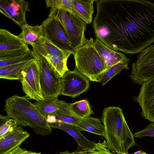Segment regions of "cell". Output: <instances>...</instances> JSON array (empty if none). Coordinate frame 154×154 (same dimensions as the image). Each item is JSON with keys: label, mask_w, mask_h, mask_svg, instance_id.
Here are the masks:
<instances>
[{"label": "cell", "mask_w": 154, "mask_h": 154, "mask_svg": "<svg viewBox=\"0 0 154 154\" xmlns=\"http://www.w3.org/2000/svg\"><path fill=\"white\" fill-rule=\"evenodd\" d=\"M32 61L0 68V78L11 80H20L22 78L23 71Z\"/></svg>", "instance_id": "603a6c76"}, {"label": "cell", "mask_w": 154, "mask_h": 154, "mask_svg": "<svg viewBox=\"0 0 154 154\" xmlns=\"http://www.w3.org/2000/svg\"><path fill=\"white\" fill-rule=\"evenodd\" d=\"M32 51L22 55L3 60H0V68L25 62L39 60Z\"/></svg>", "instance_id": "4316f807"}, {"label": "cell", "mask_w": 154, "mask_h": 154, "mask_svg": "<svg viewBox=\"0 0 154 154\" xmlns=\"http://www.w3.org/2000/svg\"><path fill=\"white\" fill-rule=\"evenodd\" d=\"M140 154H147L146 153H145V152H144L143 151H142Z\"/></svg>", "instance_id": "836d02e7"}, {"label": "cell", "mask_w": 154, "mask_h": 154, "mask_svg": "<svg viewBox=\"0 0 154 154\" xmlns=\"http://www.w3.org/2000/svg\"><path fill=\"white\" fill-rule=\"evenodd\" d=\"M129 62H120L108 69L100 76L98 82L104 85L109 82L114 76L124 69H128Z\"/></svg>", "instance_id": "d4e9b609"}, {"label": "cell", "mask_w": 154, "mask_h": 154, "mask_svg": "<svg viewBox=\"0 0 154 154\" xmlns=\"http://www.w3.org/2000/svg\"><path fill=\"white\" fill-rule=\"evenodd\" d=\"M32 51L40 59L48 55H57L68 58L72 53L61 50L52 44L46 38L42 42L32 46Z\"/></svg>", "instance_id": "d6986e66"}, {"label": "cell", "mask_w": 154, "mask_h": 154, "mask_svg": "<svg viewBox=\"0 0 154 154\" xmlns=\"http://www.w3.org/2000/svg\"><path fill=\"white\" fill-rule=\"evenodd\" d=\"M73 54L75 68L91 81L98 82L107 70L106 63L96 49L92 38L75 50Z\"/></svg>", "instance_id": "277c9868"}, {"label": "cell", "mask_w": 154, "mask_h": 154, "mask_svg": "<svg viewBox=\"0 0 154 154\" xmlns=\"http://www.w3.org/2000/svg\"><path fill=\"white\" fill-rule=\"evenodd\" d=\"M31 50L17 35L5 29H0V60L26 54Z\"/></svg>", "instance_id": "30bf717a"}, {"label": "cell", "mask_w": 154, "mask_h": 154, "mask_svg": "<svg viewBox=\"0 0 154 154\" xmlns=\"http://www.w3.org/2000/svg\"><path fill=\"white\" fill-rule=\"evenodd\" d=\"M45 58L56 71L62 77L69 69L67 66L68 58L57 55H48Z\"/></svg>", "instance_id": "484cf974"}, {"label": "cell", "mask_w": 154, "mask_h": 154, "mask_svg": "<svg viewBox=\"0 0 154 154\" xmlns=\"http://www.w3.org/2000/svg\"><path fill=\"white\" fill-rule=\"evenodd\" d=\"M47 7L54 8L73 13L72 0H47Z\"/></svg>", "instance_id": "f546056e"}, {"label": "cell", "mask_w": 154, "mask_h": 154, "mask_svg": "<svg viewBox=\"0 0 154 154\" xmlns=\"http://www.w3.org/2000/svg\"><path fill=\"white\" fill-rule=\"evenodd\" d=\"M68 108L71 113L78 118L89 117L94 114L88 101L86 99L68 103Z\"/></svg>", "instance_id": "cb8c5ba5"}, {"label": "cell", "mask_w": 154, "mask_h": 154, "mask_svg": "<svg viewBox=\"0 0 154 154\" xmlns=\"http://www.w3.org/2000/svg\"><path fill=\"white\" fill-rule=\"evenodd\" d=\"M49 15L56 17L61 21L71 37L75 50L87 41L85 36L87 24L78 16L54 8H51Z\"/></svg>", "instance_id": "8992f818"}, {"label": "cell", "mask_w": 154, "mask_h": 154, "mask_svg": "<svg viewBox=\"0 0 154 154\" xmlns=\"http://www.w3.org/2000/svg\"><path fill=\"white\" fill-rule=\"evenodd\" d=\"M29 99L16 94L8 98L4 109L7 116L15 120L20 126L30 127L37 134H50L52 130L47 119Z\"/></svg>", "instance_id": "3957f363"}, {"label": "cell", "mask_w": 154, "mask_h": 154, "mask_svg": "<svg viewBox=\"0 0 154 154\" xmlns=\"http://www.w3.org/2000/svg\"><path fill=\"white\" fill-rule=\"evenodd\" d=\"M130 77L133 83L140 85L154 77V42L140 52L132 63Z\"/></svg>", "instance_id": "52a82bcc"}, {"label": "cell", "mask_w": 154, "mask_h": 154, "mask_svg": "<svg viewBox=\"0 0 154 154\" xmlns=\"http://www.w3.org/2000/svg\"><path fill=\"white\" fill-rule=\"evenodd\" d=\"M39 60L40 84L42 95L44 98H58L61 94L62 77L45 58H41Z\"/></svg>", "instance_id": "ba28073f"}, {"label": "cell", "mask_w": 154, "mask_h": 154, "mask_svg": "<svg viewBox=\"0 0 154 154\" xmlns=\"http://www.w3.org/2000/svg\"><path fill=\"white\" fill-rule=\"evenodd\" d=\"M39 60L32 61L25 68L20 80L22 89L26 94V96L36 101L45 99L42 94L40 84Z\"/></svg>", "instance_id": "9c48e42d"}, {"label": "cell", "mask_w": 154, "mask_h": 154, "mask_svg": "<svg viewBox=\"0 0 154 154\" xmlns=\"http://www.w3.org/2000/svg\"><path fill=\"white\" fill-rule=\"evenodd\" d=\"M97 38L112 50L134 54L154 42V3L143 0H95Z\"/></svg>", "instance_id": "6da1fadb"}, {"label": "cell", "mask_w": 154, "mask_h": 154, "mask_svg": "<svg viewBox=\"0 0 154 154\" xmlns=\"http://www.w3.org/2000/svg\"><path fill=\"white\" fill-rule=\"evenodd\" d=\"M29 5L23 0H0V12L21 27L27 23L26 13Z\"/></svg>", "instance_id": "4fadbf2b"}, {"label": "cell", "mask_w": 154, "mask_h": 154, "mask_svg": "<svg viewBox=\"0 0 154 154\" xmlns=\"http://www.w3.org/2000/svg\"><path fill=\"white\" fill-rule=\"evenodd\" d=\"M68 104L64 101L59 109L48 117V122L57 121L75 125L79 118L71 113L68 108Z\"/></svg>", "instance_id": "7402d4cb"}, {"label": "cell", "mask_w": 154, "mask_h": 154, "mask_svg": "<svg viewBox=\"0 0 154 154\" xmlns=\"http://www.w3.org/2000/svg\"><path fill=\"white\" fill-rule=\"evenodd\" d=\"M134 135L136 138H140L146 136L154 137V122H152L141 131L135 132Z\"/></svg>", "instance_id": "4dcf8cb0"}, {"label": "cell", "mask_w": 154, "mask_h": 154, "mask_svg": "<svg viewBox=\"0 0 154 154\" xmlns=\"http://www.w3.org/2000/svg\"><path fill=\"white\" fill-rule=\"evenodd\" d=\"M21 28L22 31L17 36L27 45L38 44L45 38L41 25L32 26L27 23Z\"/></svg>", "instance_id": "e0dca14e"}, {"label": "cell", "mask_w": 154, "mask_h": 154, "mask_svg": "<svg viewBox=\"0 0 154 154\" xmlns=\"http://www.w3.org/2000/svg\"><path fill=\"white\" fill-rule=\"evenodd\" d=\"M70 154H116L112 152L108 148L106 140L102 142L100 140L95 142V146L92 149H87L77 150L70 152Z\"/></svg>", "instance_id": "83f0119b"}, {"label": "cell", "mask_w": 154, "mask_h": 154, "mask_svg": "<svg viewBox=\"0 0 154 154\" xmlns=\"http://www.w3.org/2000/svg\"><path fill=\"white\" fill-rule=\"evenodd\" d=\"M94 0H72L73 14L87 24L91 23Z\"/></svg>", "instance_id": "ac0fdd59"}, {"label": "cell", "mask_w": 154, "mask_h": 154, "mask_svg": "<svg viewBox=\"0 0 154 154\" xmlns=\"http://www.w3.org/2000/svg\"><path fill=\"white\" fill-rule=\"evenodd\" d=\"M101 119L104 128L103 137L112 152L128 154L130 149L137 145L120 108L114 106L105 108Z\"/></svg>", "instance_id": "7a4b0ae2"}, {"label": "cell", "mask_w": 154, "mask_h": 154, "mask_svg": "<svg viewBox=\"0 0 154 154\" xmlns=\"http://www.w3.org/2000/svg\"><path fill=\"white\" fill-rule=\"evenodd\" d=\"M142 151L139 150H138L136 152H135L133 154H140L142 152Z\"/></svg>", "instance_id": "d6a6232c"}, {"label": "cell", "mask_w": 154, "mask_h": 154, "mask_svg": "<svg viewBox=\"0 0 154 154\" xmlns=\"http://www.w3.org/2000/svg\"><path fill=\"white\" fill-rule=\"evenodd\" d=\"M95 47L106 62L107 70L120 62H130V59L121 53L115 51L104 45L97 38L94 40Z\"/></svg>", "instance_id": "2e32d148"}, {"label": "cell", "mask_w": 154, "mask_h": 154, "mask_svg": "<svg viewBox=\"0 0 154 154\" xmlns=\"http://www.w3.org/2000/svg\"><path fill=\"white\" fill-rule=\"evenodd\" d=\"M0 137L14 130L18 126L17 121L8 116L0 115Z\"/></svg>", "instance_id": "f1b7e54d"}, {"label": "cell", "mask_w": 154, "mask_h": 154, "mask_svg": "<svg viewBox=\"0 0 154 154\" xmlns=\"http://www.w3.org/2000/svg\"><path fill=\"white\" fill-rule=\"evenodd\" d=\"M63 101L56 97H48L33 104L40 113L47 119L51 114L59 109Z\"/></svg>", "instance_id": "44dd1931"}, {"label": "cell", "mask_w": 154, "mask_h": 154, "mask_svg": "<svg viewBox=\"0 0 154 154\" xmlns=\"http://www.w3.org/2000/svg\"><path fill=\"white\" fill-rule=\"evenodd\" d=\"M30 134L19 125L12 131L0 137V154H8L20 146Z\"/></svg>", "instance_id": "5bb4252c"}, {"label": "cell", "mask_w": 154, "mask_h": 154, "mask_svg": "<svg viewBox=\"0 0 154 154\" xmlns=\"http://www.w3.org/2000/svg\"><path fill=\"white\" fill-rule=\"evenodd\" d=\"M133 100L141 108V116L151 122H154V77L141 85L140 92Z\"/></svg>", "instance_id": "7c38bea8"}, {"label": "cell", "mask_w": 154, "mask_h": 154, "mask_svg": "<svg viewBox=\"0 0 154 154\" xmlns=\"http://www.w3.org/2000/svg\"><path fill=\"white\" fill-rule=\"evenodd\" d=\"M41 25L47 40L60 49L70 52L73 54L75 49L71 38L58 18L48 15V17Z\"/></svg>", "instance_id": "5b68a950"}, {"label": "cell", "mask_w": 154, "mask_h": 154, "mask_svg": "<svg viewBox=\"0 0 154 154\" xmlns=\"http://www.w3.org/2000/svg\"><path fill=\"white\" fill-rule=\"evenodd\" d=\"M89 86V79L75 68L62 77L61 94L75 98L86 91Z\"/></svg>", "instance_id": "8fae6325"}, {"label": "cell", "mask_w": 154, "mask_h": 154, "mask_svg": "<svg viewBox=\"0 0 154 154\" xmlns=\"http://www.w3.org/2000/svg\"><path fill=\"white\" fill-rule=\"evenodd\" d=\"M48 123L51 128L60 129L69 134L74 139L79 146L82 149H91L95 146L96 142H92L87 139L75 125L57 121Z\"/></svg>", "instance_id": "9a60e30c"}, {"label": "cell", "mask_w": 154, "mask_h": 154, "mask_svg": "<svg viewBox=\"0 0 154 154\" xmlns=\"http://www.w3.org/2000/svg\"><path fill=\"white\" fill-rule=\"evenodd\" d=\"M8 154H42L40 152H37L28 150L19 146L10 152Z\"/></svg>", "instance_id": "1f68e13d"}, {"label": "cell", "mask_w": 154, "mask_h": 154, "mask_svg": "<svg viewBox=\"0 0 154 154\" xmlns=\"http://www.w3.org/2000/svg\"><path fill=\"white\" fill-rule=\"evenodd\" d=\"M102 123L99 119L90 117L79 118L75 125L80 131H85L103 136L104 128Z\"/></svg>", "instance_id": "ffe728a7"}]
</instances>
